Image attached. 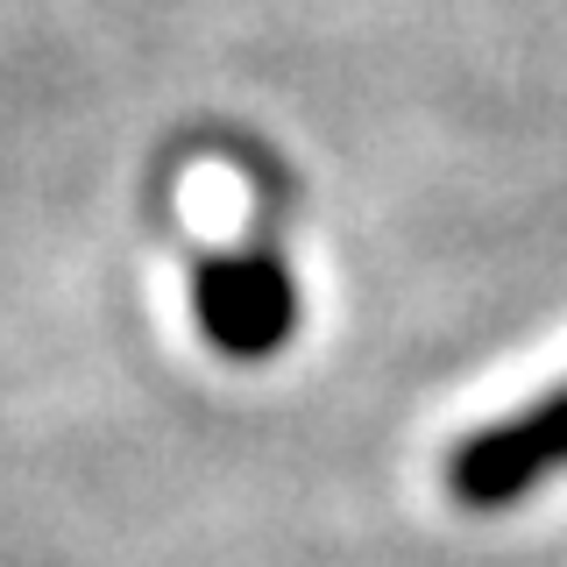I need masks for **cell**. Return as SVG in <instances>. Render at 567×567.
Segmentation results:
<instances>
[{
	"mask_svg": "<svg viewBox=\"0 0 567 567\" xmlns=\"http://www.w3.org/2000/svg\"><path fill=\"white\" fill-rule=\"evenodd\" d=\"M560 468H567V383L461 440L447 454V496L468 511H504Z\"/></svg>",
	"mask_w": 567,
	"mask_h": 567,
	"instance_id": "1",
	"label": "cell"
},
{
	"mask_svg": "<svg viewBox=\"0 0 567 567\" xmlns=\"http://www.w3.org/2000/svg\"><path fill=\"white\" fill-rule=\"evenodd\" d=\"M192 312L220 354L256 362V354L284 348V333L298 327V284L277 256H213L192 284Z\"/></svg>",
	"mask_w": 567,
	"mask_h": 567,
	"instance_id": "2",
	"label": "cell"
}]
</instances>
